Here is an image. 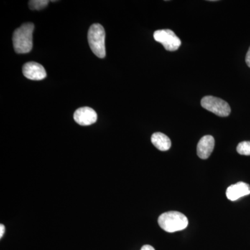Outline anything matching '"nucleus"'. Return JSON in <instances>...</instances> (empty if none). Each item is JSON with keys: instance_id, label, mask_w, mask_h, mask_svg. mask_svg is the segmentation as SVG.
<instances>
[{"instance_id": "5", "label": "nucleus", "mask_w": 250, "mask_h": 250, "mask_svg": "<svg viewBox=\"0 0 250 250\" xmlns=\"http://www.w3.org/2000/svg\"><path fill=\"white\" fill-rule=\"evenodd\" d=\"M154 39L156 42H160L166 50L174 52L177 50L182 45V41L170 29H160L154 33Z\"/></svg>"}, {"instance_id": "6", "label": "nucleus", "mask_w": 250, "mask_h": 250, "mask_svg": "<svg viewBox=\"0 0 250 250\" xmlns=\"http://www.w3.org/2000/svg\"><path fill=\"white\" fill-rule=\"evenodd\" d=\"M74 119L77 124L82 126H88L96 123L98 114L93 108L82 107L78 108L74 113Z\"/></svg>"}, {"instance_id": "7", "label": "nucleus", "mask_w": 250, "mask_h": 250, "mask_svg": "<svg viewBox=\"0 0 250 250\" xmlns=\"http://www.w3.org/2000/svg\"><path fill=\"white\" fill-rule=\"evenodd\" d=\"M23 75L31 80L39 81L47 77L44 67L36 62H28L22 68Z\"/></svg>"}, {"instance_id": "14", "label": "nucleus", "mask_w": 250, "mask_h": 250, "mask_svg": "<svg viewBox=\"0 0 250 250\" xmlns=\"http://www.w3.org/2000/svg\"><path fill=\"white\" fill-rule=\"evenodd\" d=\"M141 250H155L152 246H149V245H146V246H143Z\"/></svg>"}, {"instance_id": "15", "label": "nucleus", "mask_w": 250, "mask_h": 250, "mask_svg": "<svg viewBox=\"0 0 250 250\" xmlns=\"http://www.w3.org/2000/svg\"><path fill=\"white\" fill-rule=\"evenodd\" d=\"M5 231V228L4 225H0V238H2V236H4V233Z\"/></svg>"}, {"instance_id": "11", "label": "nucleus", "mask_w": 250, "mask_h": 250, "mask_svg": "<svg viewBox=\"0 0 250 250\" xmlns=\"http://www.w3.org/2000/svg\"><path fill=\"white\" fill-rule=\"evenodd\" d=\"M49 1L47 0H31L29 1V7L31 10L43 9L48 5Z\"/></svg>"}, {"instance_id": "3", "label": "nucleus", "mask_w": 250, "mask_h": 250, "mask_svg": "<svg viewBox=\"0 0 250 250\" xmlns=\"http://www.w3.org/2000/svg\"><path fill=\"white\" fill-rule=\"evenodd\" d=\"M88 40L92 52L99 58H104L106 56L105 31L101 24H94L90 27Z\"/></svg>"}, {"instance_id": "12", "label": "nucleus", "mask_w": 250, "mask_h": 250, "mask_svg": "<svg viewBox=\"0 0 250 250\" xmlns=\"http://www.w3.org/2000/svg\"><path fill=\"white\" fill-rule=\"evenodd\" d=\"M237 152L241 155H250V141L240 143L236 148Z\"/></svg>"}, {"instance_id": "4", "label": "nucleus", "mask_w": 250, "mask_h": 250, "mask_svg": "<svg viewBox=\"0 0 250 250\" xmlns=\"http://www.w3.org/2000/svg\"><path fill=\"white\" fill-rule=\"evenodd\" d=\"M202 107L217 116L227 117L231 113V108L227 102L213 96H205L202 99Z\"/></svg>"}, {"instance_id": "2", "label": "nucleus", "mask_w": 250, "mask_h": 250, "mask_svg": "<svg viewBox=\"0 0 250 250\" xmlns=\"http://www.w3.org/2000/svg\"><path fill=\"white\" fill-rule=\"evenodd\" d=\"M158 223L164 231L173 233L185 229L188 225V220L187 216L180 212L169 211L159 216Z\"/></svg>"}, {"instance_id": "10", "label": "nucleus", "mask_w": 250, "mask_h": 250, "mask_svg": "<svg viewBox=\"0 0 250 250\" xmlns=\"http://www.w3.org/2000/svg\"><path fill=\"white\" fill-rule=\"evenodd\" d=\"M152 144L161 151H167L171 147L170 139L166 134L161 132L154 133L151 138Z\"/></svg>"}, {"instance_id": "8", "label": "nucleus", "mask_w": 250, "mask_h": 250, "mask_svg": "<svg viewBox=\"0 0 250 250\" xmlns=\"http://www.w3.org/2000/svg\"><path fill=\"white\" fill-rule=\"evenodd\" d=\"M214 147L215 140L213 136L210 135L203 136L197 144V156L202 159H208L213 152Z\"/></svg>"}, {"instance_id": "9", "label": "nucleus", "mask_w": 250, "mask_h": 250, "mask_svg": "<svg viewBox=\"0 0 250 250\" xmlns=\"http://www.w3.org/2000/svg\"><path fill=\"white\" fill-rule=\"evenodd\" d=\"M250 194V186L244 182H238L236 184L228 187L226 191V195L228 200L236 201L241 197L249 195Z\"/></svg>"}, {"instance_id": "1", "label": "nucleus", "mask_w": 250, "mask_h": 250, "mask_svg": "<svg viewBox=\"0 0 250 250\" xmlns=\"http://www.w3.org/2000/svg\"><path fill=\"white\" fill-rule=\"evenodd\" d=\"M34 24L25 23L14 31L13 43L15 51L18 54H27L31 52L33 47V32Z\"/></svg>"}, {"instance_id": "13", "label": "nucleus", "mask_w": 250, "mask_h": 250, "mask_svg": "<svg viewBox=\"0 0 250 250\" xmlns=\"http://www.w3.org/2000/svg\"><path fill=\"white\" fill-rule=\"evenodd\" d=\"M246 62L247 65L250 67V47L248 49V53L246 54Z\"/></svg>"}]
</instances>
